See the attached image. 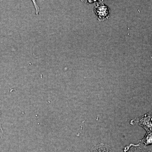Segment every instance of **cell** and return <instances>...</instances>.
<instances>
[{
	"label": "cell",
	"mask_w": 152,
	"mask_h": 152,
	"mask_svg": "<svg viewBox=\"0 0 152 152\" xmlns=\"http://www.w3.org/2000/svg\"><path fill=\"white\" fill-rule=\"evenodd\" d=\"M139 143L146 146L152 145V130L146 132L143 137L139 141Z\"/></svg>",
	"instance_id": "5b68a950"
},
{
	"label": "cell",
	"mask_w": 152,
	"mask_h": 152,
	"mask_svg": "<svg viewBox=\"0 0 152 152\" xmlns=\"http://www.w3.org/2000/svg\"><path fill=\"white\" fill-rule=\"evenodd\" d=\"M95 13L99 17V20H104L107 18L110 14V10L107 6L104 5H98L95 8Z\"/></svg>",
	"instance_id": "3957f363"
},
{
	"label": "cell",
	"mask_w": 152,
	"mask_h": 152,
	"mask_svg": "<svg viewBox=\"0 0 152 152\" xmlns=\"http://www.w3.org/2000/svg\"><path fill=\"white\" fill-rule=\"evenodd\" d=\"M90 152H115L113 149L109 145L100 143L92 148Z\"/></svg>",
	"instance_id": "277c9868"
},
{
	"label": "cell",
	"mask_w": 152,
	"mask_h": 152,
	"mask_svg": "<svg viewBox=\"0 0 152 152\" xmlns=\"http://www.w3.org/2000/svg\"><path fill=\"white\" fill-rule=\"evenodd\" d=\"M123 152H152V151L143 144L139 142L126 146L123 149Z\"/></svg>",
	"instance_id": "7a4b0ae2"
},
{
	"label": "cell",
	"mask_w": 152,
	"mask_h": 152,
	"mask_svg": "<svg viewBox=\"0 0 152 152\" xmlns=\"http://www.w3.org/2000/svg\"><path fill=\"white\" fill-rule=\"evenodd\" d=\"M130 124L133 126H138L143 128L146 132L152 130V110L141 116L131 120Z\"/></svg>",
	"instance_id": "6da1fadb"
},
{
	"label": "cell",
	"mask_w": 152,
	"mask_h": 152,
	"mask_svg": "<svg viewBox=\"0 0 152 152\" xmlns=\"http://www.w3.org/2000/svg\"><path fill=\"white\" fill-rule=\"evenodd\" d=\"M3 134H4V132H3L1 124V113H0V141H1V139L2 137Z\"/></svg>",
	"instance_id": "8992f818"
}]
</instances>
